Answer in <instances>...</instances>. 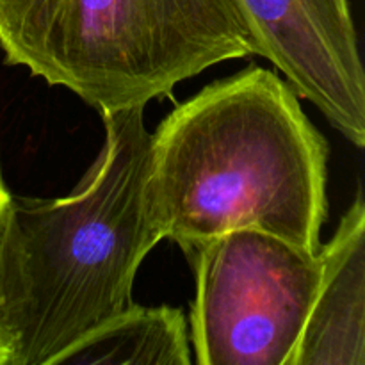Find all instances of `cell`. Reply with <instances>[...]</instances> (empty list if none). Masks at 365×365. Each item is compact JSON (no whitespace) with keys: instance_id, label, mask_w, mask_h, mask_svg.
<instances>
[{"instance_id":"obj_2","label":"cell","mask_w":365,"mask_h":365,"mask_svg":"<svg viewBox=\"0 0 365 365\" xmlns=\"http://www.w3.org/2000/svg\"><path fill=\"white\" fill-rule=\"evenodd\" d=\"M100 116L102 150L70 195L11 200L0 248L11 365H52L134 307L139 267L163 241L146 202L145 107Z\"/></svg>"},{"instance_id":"obj_6","label":"cell","mask_w":365,"mask_h":365,"mask_svg":"<svg viewBox=\"0 0 365 365\" xmlns=\"http://www.w3.org/2000/svg\"><path fill=\"white\" fill-rule=\"evenodd\" d=\"M323 277L291 365H365V202L321 245Z\"/></svg>"},{"instance_id":"obj_7","label":"cell","mask_w":365,"mask_h":365,"mask_svg":"<svg viewBox=\"0 0 365 365\" xmlns=\"http://www.w3.org/2000/svg\"><path fill=\"white\" fill-rule=\"evenodd\" d=\"M182 309L130 307L68 348L52 365H191Z\"/></svg>"},{"instance_id":"obj_1","label":"cell","mask_w":365,"mask_h":365,"mask_svg":"<svg viewBox=\"0 0 365 365\" xmlns=\"http://www.w3.org/2000/svg\"><path fill=\"white\" fill-rule=\"evenodd\" d=\"M328 157L287 81L246 68L178 103L150 134V216L182 250L255 228L317 253Z\"/></svg>"},{"instance_id":"obj_5","label":"cell","mask_w":365,"mask_h":365,"mask_svg":"<svg viewBox=\"0 0 365 365\" xmlns=\"http://www.w3.org/2000/svg\"><path fill=\"white\" fill-rule=\"evenodd\" d=\"M257 56L284 73L298 98L365 146V73L349 0H237Z\"/></svg>"},{"instance_id":"obj_3","label":"cell","mask_w":365,"mask_h":365,"mask_svg":"<svg viewBox=\"0 0 365 365\" xmlns=\"http://www.w3.org/2000/svg\"><path fill=\"white\" fill-rule=\"evenodd\" d=\"M0 48L102 113L146 107L182 82L257 56L237 0H0Z\"/></svg>"},{"instance_id":"obj_4","label":"cell","mask_w":365,"mask_h":365,"mask_svg":"<svg viewBox=\"0 0 365 365\" xmlns=\"http://www.w3.org/2000/svg\"><path fill=\"white\" fill-rule=\"evenodd\" d=\"M196 294L189 341L198 365H291L323 257L255 228L184 248Z\"/></svg>"},{"instance_id":"obj_8","label":"cell","mask_w":365,"mask_h":365,"mask_svg":"<svg viewBox=\"0 0 365 365\" xmlns=\"http://www.w3.org/2000/svg\"><path fill=\"white\" fill-rule=\"evenodd\" d=\"M11 200H13V192L7 187L6 180H4L2 164H0V248H2V235L4 227H6L7 210H9ZM11 341L7 335L6 323H4V312H2V294H0V365H11Z\"/></svg>"}]
</instances>
